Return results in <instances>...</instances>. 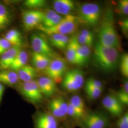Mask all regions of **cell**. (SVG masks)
<instances>
[{
	"label": "cell",
	"instance_id": "obj_30",
	"mask_svg": "<svg viewBox=\"0 0 128 128\" xmlns=\"http://www.w3.org/2000/svg\"><path fill=\"white\" fill-rule=\"evenodd\" d=\"M120 68L122 74L126 78L128 77V55L125 53L122 55L120 64Z\"/></svg>",
	"mask_w": 128,
	"mask_h": 128
},
{
	"label": "cell",
	"instance_id": "obj_15",
	"mask_svg": "<svg viewBox=\"0 0 128 128\" xmlns=\"http://www.w3.org/2000/svg\"><path fill=\"white\" fill-rule=\"evenodd\" d=\"M57 120L50 113H40L36 119L35 127L36 128H58Z\"/></svg>",
	"mask_w": 128,
	"mask_h": 128
},
{
	"label": "cell",
	"instance_id": "obj_41",
	"mask_svg": "<svg viewBox=\"0 0 128 128\" xmlns=\"http://www.w3.org/2000/svg\"><path fill=\"white\" fill-rule=\"evenodd\" d=\"M2 54V52H1V50H0V56Z\"/></svg>",
	"mask_w": 128,
	"mask_h": 128
},
{
	"label": "cell",
	"instance_id": "obj_25",
	"mask_svg": "<svg viewBox=\"0 0 128 128\" xmlns=\"http://www.w3.org/2000/svg\"><path fill=\"white\" fill-rule=\"evenodd\" d=\"M11 22V15L9 10L4 5L0 3V31L8 26Z\"/></svg>",
	"mask_w": 128,
	"mask_h": 128
},
{
	"label": "cell",
	"instance_id": "obj_24",
	"mask_svg": "<svg viewBox=\"0 0 128 128\" xmlns=\"http://www.w3.org/2000/svg\"><path fill=\"white\" fill-rule=\"evenodd\" d=\"M78 44V42L74 36L72 37L70 39L68 45L66 50V60L71 64H76V49Z\"/></svg>",
	"mask_w": 128,
	"mask_h": 128
},
{
	"label": "cell",
	"instance_id": "obj_17",
	"mask_svg": "<svg viewBox=\"0 0 128 128\" xmlns=\"http://www.w3.org/2000/svg\"><path fill=\"white\" fill-rule=\"evenodd\" d=\"M91 53L90 47L81 45L78 42L76 55V64L81 66L86 64L90 60Z\"/></svg>",
	"mask_w": 128,
	"mask_h": 128
},
{
	"label": "cell",
	"instance_id": "obj_1",
	"mask_svg": "<svg viewBox=\"0 0 128 128\" xmlns=\"http://www.w3.org/2000/svg\"><path fill=\"white\" fill-rule=\"evenodd\" d=\"M103 17L98 32V42L102 46L118 49L120 47V40L112 10H106Z\"/></svg>",
	"mask_w": 128,
	"mask_h": 128
},
{
	"label": "cell",
	"instance_id": "obj_16",
	"mask_svg": "<svg viewBox=\"0 0 128 128\" xmlns=\"http://www.w3.org/2000/svg\"><path fill=\"white\" fill-rule=\"evenodd\" d=\"M53 6L57 14L64 16L71 14L76 9L74 2L72 0H56L54 2Z\"/></svg>",
	"mask_w": 128,
	"mask_h": 128
},
{
	"label": "cell",
	"instance_id": "obj_39",
	"mask_svg": "<svg viewBox=\"0 0 128 128\" xmlns=\"http://www.w3.org/2000/svg\"><path fill=\"white\" fill-rule=\"evenodd\" d=\"M5 87L3 84L0 82V104L2 100V96L4 92Z\"/></svg>",
	"mask_w": 128,
	"mask_h": 128
},
{
	"label": "cell",
	"instance_id": "obj_12",
	"mask_svg": "<svg viewBox=\"0 0 128 128\" xmlns=\"http://www.w3.org/2000/svg\"><path fill=\"white\" fill-rule=\"evenodd\" d=\"M102 105L110 114L114 116H120L123 113L124 105L112 94L106 96L102 100Z\"/></svg>",
	"mask_w": 128,
	"mask_h": 128
},
{
	"label": "cell",
	"instance_id": "obj_18",
	"mask_svg": "<svg viewBox=\"0 0 128 128\" xmlns=\"http://www.w3.org/2000/svg\"><path fill=\"white\" fill-rule=\"evenodd\" d=\"M18 79L23 82H28L34 80L37 75V70L35 68L26 64L17 72Z\"/></svg>",
	"mask_w": 128,
	"mask_h": 128
},
{
	"label": "cell",
	"instance_id": "obj_34",
	"mask_svg": "<svg viewBox=\"0 0 128 128\" xmlns=\"http://www.w3.org/2000/svg\"><path fill=\"white\" fill-rule=\"evenodd\" d=\"M118 9L120 12L127 15L128 14V0H120L118 4Z\"/></svg>",
	"mask_w": 128,
	"mask_h": 128
},
{
	"label": "cell",
	"instance_id": "obj_40",
	"mask_svg": "<svg viewBox=\"0 0 128 128\" xmlns=\"http://www.w3.org/2000/svg\"><path fill=\"white\" fill-rule=\"evenodd\" d=\"M122 89L127 92H128V81H125L124 83Z\"/></svg>",
	"mask_w": 128,
	"mask_h": 128
},
{
	"label": "cell",
	"instance_id": "obj_22",
	"mask_svg": "<svg viewBox=\"0 0 128 128\" xmlns=\"http://www.w3.org/2000/svg\"><path fill=\"white\" fill-rule=\"evenodd\" d=\"M28 60V55L27 52L21 50L16 56L10 69L15 72H17L18 70L27 64Z\"/></svg>",
	"mask_w": 128,
	"mask_h": 128
},
{
	"label": "cell",
	"instance_id": "obj_19",
	"mask_svg": "<svg viewBox=\"0 0 128 128\" xmlns=\"http://www.w3.org/2000/svg\"><path fill=\"white\" fill-rule=\"evenodd\" d=\"M49 36L51 45L60 50L66 48L70 39L67 35L55 34Z\"/></svg>",
	"mask_w": 128,
	"mask_h": 128
},
{
	"label": "cell",
	"instance_id": "obj_7",
	"mask_svg": "<svg viewBox=\"0 0 128 128\" xmlns=\"http://www.w3.org/2000/svg\"><path fill=\"white\" fill-rule=\"evenodd\" d=\"M20 91L24 97L32 103L37 104L43 100V95L38 87L37 81L23 82L20 86Z\"/></svg>",
	"mask_w": 128,
	"mask_h": 128
},
{
	"label": "cell",
	"instance_id": "obj_37",
	"mask_svg": "<svg viewBox=\"0 0 128 128\" xmlns=\"http://www.w3.org/2000/svg\"><path fill=\"white\" fill-rule=\"evenodd\" d=\"M84 37H85L87 40L94 43V35L93 33L86 29H83L79 32Z\"/></svg>",
	"mask_w": 128,
	"mask_h": 128
},
{
	"label": "cell",
	"instance_id": "obj_5",
	"mask_svg": "<svg viewBox=\"0 0 128 128\" xmlns=\"http://www.w3.org/2000/svg\"><path fill=\"white\" fill-rule=\"evenodd\" d=\"M84 84V76L82 71L74 69L66 73L62 80V87L68 92L78 91Z\"/></svg>",
	"mask_w": 128,
	"mask_h": 128
},
{
	"label": "cell",
	"instance_id": "obj_32",
	"mask_svg": "<svg viewBox=\"0 0 128 128\" xmlns=\"http://www.w3.org/2000/svg\"><path fill=\"white\" fill-rule=\"evenodd\" d=\"M116 125L118 128H128V114L127 112L120 116L116 123Z\"/></svg>",
	"mask_w": 128,
	"mask_h": 128
},
{
	"label": "cell",
	"instance_id": "obj_4",
	"mask_svg": "<svg viewBox=\"0 0 128 128\" xmlns=\"http://www.w3.org/2000/svg\"><path fill=\"white\" fill-rule=\"evenodd\" d=\"M79 24L77 17L69 14L64 16L60 22L54 27L45 28L40 25L37 28L48 35L58 34L68 36L75 32Z\"/></svg>",
	"mask_w": 128,
	"mask_h": 128
},
{
	"label": "cell",
	"instance_id": "obj_21",
	"mask_svg": "<svg viewBox=\"0 0 128 128\" xmlns=\"http://www.w3.org/2000/svg\"><path fill=\"white\" fill-rule=\"evenodd\" d=\"M17 72L12 70L0 71V82L10 86L16 84L18 80Z\"/></svg>",
	"mask_w": 128,
	"mask_h": 128
},
{
	"label": "cell",
	"instance_id": "obj_29",
	"mask_svg": "<svg viewBox=\"0 0 128 128\" xmlns=\"http://www.w3.org/2000/svg\"><path fill=\"white\" fill-rule=\"evenodd\" d=\"M86 114L76 109L70 103H68V115L71 118L76 120H82Z\"/></svg>",
	"mask_w": 128,
	"mask_h": 128
},
{
	"label": "cell",
	"instance_id": "obj_23",
	"mask_svg": "<svg viewBox=\"0 0 128 128\" xmlns=\"http://www.w3.org/2000/svg\"><path fill=\"white\" fill-rule=\"evenodd\" d=\"M13 46L20 47L23 44V38L20 33L16 30H10L4 36Z\"/></svg>",
	"mask_w": 128,
	"mask_h": 128
},
{
	"label": "cell",
	"instance_id": "obj_2",
	"mask_svg": "<svg viewBox=\"0 0 128 128\" xmlns=\"http://www.w3.org/2000/svg\"><path fill=\"white\" fill-rule=\"evenodd\" d=\"M119 54L118 49L102 46L98 42L94 49V59L96 66L106 72H110L116 68Z\"/></svg>",
	"mask_w": 128,
	"mask_h": 128
},
{
	"label": "cell",
	"instance_id": "obj_10",
	"mask_svg": "<svg viewBox=\"0 0 128 128\" xmlns=\"http://www.w3.org/2000/svg\"><path fill=\"white\" fill-rule=\"evenodd\" d=\"M44 15L43 12L39 10H28L22 14L23 26L27 30L37 28L41 24Z\"/></svg>",
	"mask_w": 128,
	"mask_h": 128
},
{
	"label": "cell",
	"instance_id": "obj_28",
	"mask_svg": "<svg viewBox=\"0 0 128 128\" xmlns=\"http://www.w3.org/2000/svg\"><path fill=\"white\" fill-rule=\"evenodd\" d=\"M46 2L44 0H27L24 2V5L30 9H38L46 6Z\"/></svg>",
	"mask_w": 128,
	"mask_h": 128
},
{
	"label": "cell",
	"instance_id": "obj_26",
	"mask_svg": "<svg viewBox=\"0 0 128 128\" xmlns=\"http://www.w3.org/2000/svg\"><path fill=\"white\" fill-rule=\"evenodd\" d=\"M69 103H70L74 107L82 112L84 114H86L85 104L82 98H81L80 96L77 95L72 96Z\"/></svg>",
	"mask_w": 128,
	"mask_h": 128
},
{
	"label": "cell",
	"instance_id": "obj_27",
	"mask_svg": "<svg viewBox=\"0 0 128 128\" xmlns=\"http://www.w3.org/2000/svg\"><path fill=\"white\" fill-rule=\"evenodd\" d=\"M103 90L92 87L86 84L85 91L88 97L92 100H96L102 94Z\"/></svg>",
	"mask_w": 128,
	"mask_h": 128
},
{
	"label": "cell",
	"instance_id": "obj_3",
	"mask_svg": "<svg viewBox=\"0 0 128 128\" xmlns=\"http://www.w3.org/2000/svg\"><path fill=\"white\" fill-rule=\"evenodd\" d=\"M79 24L91 27L97 25L102 17V10L99 5L94 3H84L78 8L76 16Z\"/></svg>",
	"mask_w": 128,
	"mask_h": 128
},
{
	"label": "cell",
	"instance_id": "obj_20",
	"mask_svg": "<svg viewBox=\"0 0 128 128\" xmlns=\"http://www.w3.org/2000/svg\"><path fill=\"white\" fill-rule=\"evenodd\" d=\"M52 59L45 55L33 52L32 63L35 68L40 70H45L50 64Z\"/></svg>",
	"mask_w": 128,
	"mask_h": 128
},
{
	"label": "cell",
	"instance_id": "obj_31",
	"mask_svg": "<svg viewBox=\"0 0 128 128\" xmlns=\"http://www.w3.org/2000/svg\"><path fill=\"white\" fill-rule=\"evenodd\" d=\"M116 97L122 105H128V92L122 88L117 92Z\"/></svg>",
	"mask_w": 128,
	"mask_h": 128
},
{
	"label": "cell",
	"instance_id": "obj_6",
	"mask_svg": "<svg viewBox=\"0 0 128 128\" xmlns=\"http://www.w3.org/2000/svg\"><path fill=\"white\" fill-rule=\"evenodd\" d=\"M67 70V65L63 58L56 57L51 61L48 68L44 70L47 77L56 83L61 82Z\"/></svg>",
	"mask_w": 128,
	"mask_h": 128
},
{
	"label": "cell",
	"instance_id": "obj_9",
	"mask_svg": "<svg viewBox=\"0 0 128 128\" xmlns=\"http://www.w3.org/2000/svg\"><path fill=\"white\" fill-rule=\"evenodd\" d=\"M81 120L84 128H106L109 124L107 116L97 112L86 114Z\"/></svg>",
	"mask_w": 128,
	"mask_h": 128
},
{
	"label": "cell",
	"instance_id": "obj_38",
	"mask_svg": "<svg viewBox=\"0 0 128 128\" xmlns=\"http://www.w3.org/2000/svg\"><path fill=\"white\" fill-rule=\"evenodd\" d=\"M120 28L124 32V34L126 36L128 35V18H125L120 22Z\"/></svg>",
	"mask_w": 128,
	"mask_h": 128
},
{
	"label": "cell",
	"instance_id": "obj_11",
	"mask_svg": "<svg viewBox=\"0 0 128 128\" xmlns=\"http://www.w3.org/2000/svg\"><path fill=\"white\" fill-rule=\"evenodd\" d=\"M49 107L51 114L57 120L63 119L68 115V103L62 97L52 99L49 104Z\"/></svg>",
	"mask_w": 128,
	"mask_h": 128
},
{
	"label": "cell",
	"instance_id": "obj_36",
	"mask_svg": "<svg viewBox=\"0 0 128 128\" xmlns=\"http://www.w3.org/2000/svg\"><path fill=\"white\" fill-rule=\"evenodd\" d=\"M86 84L89 85L92 87H95L96 88L103 90V84L101 81L95 79L94 78H91L88 79Z\"/></svg>",
	"mask_w": 128,
	"mask_h": 128
},
{
	"label": "cell",
	"instance_id": "obj_13",
	"mask_svg": "<svg viewBox=\"0 0 128 128\" xmlns=\"http://www.w3.org/2000/svg\"><path fill=\"white\" fill-rule=\"evenodd\" d=\"M38 87L42 94L46 97H50L55 94L57 91L56 83L47 76H42L37 81Z\"/></svg>",
	"mask_w": 128,
	"mask_h": 128
},
{
	"label": "cell",
	"instance_id": "obj_35",
	"mask_svg": "<svg viewBox=\"0 0 128 128\" xmlns=\"http://www.w3.org/2000/svg\"><path fill=\"white\" fill-rule=\"evenodd\" d=\"M12 46H13L10 44L9 42L5 39L4 37L0 38V50L2 54Z\"/></svg>",
	"mask_w": 128,
	"mask_h": 128
},
{
	"label": "cell",
	"instance_id": "obj_14",
	"mask_svg": "<svg viewBox=\"0 0 128 128\" xmlns=\"http://www.w3.org/2000/svg\"><path fill=\"white\" fill-rule=\"evenodd\" d=\"M20 50V47L12 46L0 55V69L5 70L10 69L14 60Z\"/></svg>",
	"mask_w": 128,
	"mask_h": 128
},
{
	"label": "cell",
	"instance_id": "obj_33",
	"mask_svg": "<svg viewBox=\"0 0 128 128\" xmlns=\"http://www.w3.org/2000/svg\"><path fill=\"white\" fill-rule=\"evenodd\" d=\"M74 37L76 38L78 43L81 45L88 46L90 48L93 45V42L87 40V38L84 37L79 32L76 36H74Z\"/></svg>",
	"mask_w": 128,
	"mask_h": 128
},
{
	"label": "cell",
	"instance_id": "obj_8",
	"mask_svg": "<svg viewBox=\"0 0 128 128\" xmlns=\"http://www.w3.org/2000/svg\"><path fill=\"white\" fill-rule=\"evenodd\" d=\"M31 45L33 52L45 55L51 59L56 58V53L41 35L33 34L31 37Z\"/></svg>",
	"mask_w": 128,
	"mask_h": 128
}]
</instances>
